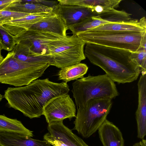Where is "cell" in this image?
<instances>
[{"instance_id":"4316f807","label":"cell","mask_w":146,"mask_h":146,"mask_svg":"<svg viewBox=\"0 0 146 146\" xmlns=\"http://www.w3.org/2000/svg\"><path fill=\"white\" fill-rule=\"evenodd\" d=\"M43 139L44 140L48 142L52 146H68L61 141L51 139L44 135Z\"/></svg>"},{"instance_id":"30bf717a","label":"cell","mask_w":146,"mask_h":146,"mask_svg":"<svg viewBox=\"0 0 146 146\" xmlns=\"http://www.w3.org/2000/svg\"><path fill=\"white\" fill-rule=\"evenodd\" d=\"M53 11L62 18L68 28L85 19L99 14L93 8L59 3L53 8Z\"/></svg>"},{"instance_id":"d4e9b609","label":"cell","mask_w":146,"mask_h":146,"mask_svg":"<svg viewBox=\"0 0 146 146\" xmlns=\"http://www.w3.org/2000/svg\"><path fill=\"white\" fill-rule=\"evenodd\" d=\"M30 14L5 10H0V25L3 22L21 18Z\"/></svg>"},{"instance_id":"83f0119b","label":"cell","mask_w":146,"mask_h":146,"mask_svg":"<svg viewBox=\"0 0 146 146\" xmlns=\"http://www.w3.org/2000/svg\"><path fill=\"white\" fill-rule=\"evenodd\" d=\"M17 0H0V10H4L8 6Z\"/></svg>"},{"instance_id":"8fae6325","label":"cell","mask_w":146,"mask_h":146,"mask_svg":"<svg viewBox=\"0 0 146 146\" xmlns=\"http://www.w3.org/2000/svg\"><path fill=\"white\" fill-rule=\"evenodd\" d=\"M141 74L137 84L138 105L135 114L137 137L142 139L146 135V73Z\"/></svg>"},{"instance_id":"ba28073f","label":"cell","mask_w":146,"mask_h":146,"mask_svg":"<svg viewBox=\"0 0 146 146\" xmlns=\"http://www.w3.org/2000/svg\"><path fill=\"white\" fill-rule=\"evenodd\" d=\"M14 36L16 44L26 46L39 56H50L47 54L48 45L53 41L65 37L52 33L29 29Z\"/></svg>"},{"instance_id":"7402d4cb","label":"cell","mask_w":146,"mask_h":146,"mask_svg":"<svg viewBox=\"0 0 146 146\" xmlns=\"http://www.w3.org/2000/svg\"><path fill=\"white\" fill-rule=\"evenodd\" d=\"M122 0H71L72 5L83 6L94 9L100 7L105 10L118 7Z\"/></svg>"},{"instance_id":"1f68e13d","label":"cell","mask_w":146,"mask_h":146,"mask_svg":"<svg viewBox=\"0 0 146 146\" xmlns=\"http://www.w3.org/2000/svg\"><path fill=\"white\" fill-rule=\"evenodd\" d=\"M1 48L0 45V63L2 62L4 59V58L1 54Z\"/></svg>"},{"instance_id":"52a82bcc","label":"cell","mask_w":146,"mask_h":146,"mask_svg":"<svg viewBox=\"0 0 146 146\" xmlns=\"http://www.w3.org/2000/svg\"><path fill=\"white\" fill-rule=\"evenodd\" d=\"M85 43L76 35L57 40L48 46L47 54L52 59V66L58 68L77 64L85 59Z\"/></svg>"},{"instance_id":"ffe728a7","label":"cell","mask_w":146,"mask_h":146,"mask_svg":"<svg viewBox=\"0 0 146 146\" xmlns=\"http://www.w3.org/2000/svg\"><path fill=\"white\" fill-rule=\"evenodd\" d=\"M88 67L85 64L79 63L61 68L58 74V79L67 83L82 78L87 72Z\"/></svg>"},{"instance_id":"f1b7e54d","label":"cell","mask_w":146,"mask_h":146,"mask_svg":"<svg viewBox=\"0 0 146 146\" xmlns=\"http://www.w3.org/2000/svg\"><path fill=\"white\" fill-rule=\"evenodd\" d=\"M140 48L146 50V34L143 36L142 38L139 49Z\"/></svg>"},{"instance_id":"ac0fdd59","label":"cell","mask_w":146,"mask_h":146,"mask_svg":"<svg viewBox=\"0 0 146 146\" xmlns=\"http://www.w3.org/2000/svg\"><path fill=\"white\" fill-rule=\"evenodd\" d=\"M21 0H17L4 10L29 14L49 13L53 9L52 7L41 4L35 3H21Z\"/></svg>"},{"instance_id":"4dcf8cb0","label":"cell","mask_w":146,"mask_h":146,"mask_svg":"<svg viewBox=\"0 0 146 146\" xmlns=\"http://www.w3.org/2000/svg\"><path fill=\"white\" fill-rule=\"evenodd\" d=\"M78 141L81 146H89L80 138L78 137Z\"/></svg>"},{"instance_id":"277c9868","label":"cell","mask_w":146,"mask_h":146,"mask_svg":"<svg viewBox=\"0 0 146 146\" xmlns=\"http://www.w3.org/2000/svg\"><path fill=\"white\" fill-rule=\"evenodd\" d=\"M112 99H91L77 108L73 129L83 137H90L98 130L106 119L111 108Z\"/></svg>"},{"instance_id":"cb8c5ba5","label":"cell","mask_w":146,"mask_h":146,"mask_svg":"<svg viewBox=\"0 0 146 146\" xmlns=\"http://www.w3.org/2000/svg\"><path fill=\"white\" fill-rule=\"evenodd\" d=\"M131 58L139 68L141 73H146V50L140 48L131 52Z\"/></svg>"},{"instance_id":"6da1fadb","label":"cell","mask_w":146,"mask_h":146,"mask_svg":"<svg viewBox=\"0 0 146 146\" xmlns=\"http://www.w3.org/2000/svg\"><path fill=\"white\" fill-rule=\"evenodd\" d=\"M69 90L67 83L54 82L46 78L36 79L24 86L9 87L4 96L10 107L33 119L43 115L44 107L50 99L68 94Z\"/></svg>"},{"instance_id":"9a60e30c","label":"cell","mask_w":146,"mask_h":146,"mask_svg":"<svg viewBox=\"0 0 146 146\" xmlns=\"http://www.w3.org/2000/svg\"><path fill=\"white\" fill-rule=\"evenodd\" d=\"M98 133L103 146H123L124 140L119 129L106 119L100 127Z\"/></svg>"},{"instance_id":"7c38bea8","label":"cell","mask_w":146,"mask_h":146,"mask_svg":"<svg viewBox=\"0 0 146 146\" xmlns=\"http://www.w3.org/2000/svg\"><path fill=\"white\" fill-rule=\"evenodd\" d=\"M53 13L52 11L49 13L30 14L21 18L3 22L1 25L12 35L15 36Z\"/></svg>"},{"instance_id":"2e32d148","label":"cell","mask_w":146,"mask_h":146,"mask_svg":"<svg viewBox=\"0 0 146 146\" xmlns=\"http://www.w3.org/2000/svg\"><path fill=\"white\" fill-rule=\"evenodd\" d=\"M88 31H134L143 33L146 32V18L145 17H143L139 20L132 19L127 21L109 23Z\"/></svg>"},{"instance_id":"44dd1931","label":"cell","mask_w":146,"mask_h":146,"mask_svg":"<svg viewBox=\"0 0 146 146\" xmlns=\"http://www.w3.org/2000/svg\"><path fill=\"white\" fill-rule=\"evenodd\" d=\"M102 18L99 14L84 19L80 22L68 27L73 35L86 31L110 23Z\"/></svg>"},{"instance_id":"3957f363","label":"cell","mask_w":146,"mask_h":146,"mask_svg":"<svg viewBox=\"0 0 146 146\" xmlns=\"http://www.w3.org/2000/svg\"><path fill=\"white\" fill-rule=\"evenodd\" d=\"M50 66L22 61L10 52L0 63V83L15 86L27 85L41 77Z\"/></svg>"},{"instance_id":"4fadbf2b","label":"cell","mask_w":146,"mask_h":146,"mask_svg":"<svg viewBox=\"0 0 146 146\" xmlns=\"http://www.w3.org/2000/svg\"><path fill=\"white\" fill-rule=\"evenodd\" d=\"M48 132L44 136L51 139L61 141L68 146H81L78 137L64 125L63 121L48 124Z\"/></svg>"},{"instance_id":"5b68a950","label":"cell","mask_w":146,"mask_h":146,"mask_svg":"<svg viewBox=\"0 0 146 146\" xmlns=\"http://www.w3.org/2000/svg\"><path fill=\"white\" fill-rule=\"evenodd\" d=\"M72 91L77 108L91 99H112L119 94L114 82L106 74L87 76L76 80L72 84Z\"/></svg>"},{"instance_id":"d6986e66","label":"cell","mask_w":146,"mask_h":146,"mask_svg":"<svg viewBox=\"0 0 146 146\" xmlns=\"http://www.w3.org/2000/svg\"><path fill=\"white\" fill-rule=\"evenodd\" d=\"M0 131L18 133L31 137L33 136V131L26 128L21 121L4 115H0Z\"/></svg>"},{"instance_id":"d6a6232c","label":"cell","mask_w":146,"mask_h":146,"mask_svg":"<svg viewBox=\"0 0 146 146\" xmlns=\"http://www.w3.org/2000/svg\"><path fill=\"white\" fill-rule=\"evenodd\" d=\"M4 98V96H3L0 94V102Z\"/></svg>"},{"instance_id":"603a6c76","label":"cell","mask_w":146,"mask_h":146,"mask_svg":"<svg viewBox=\"0 0 146 146\" xmlns=\"http://www.w3.org/2000/svg\"><path fill=\"white\" fill-rule=\"evenodd\" d=\"M14 36L0 25V45L2 50L11 51L16 45Z\"/></svg>"},{"instance_id":"9c48e42d","label":"cell","mask_w":146,"mask_h":146,"mask_svg":"<svg viewBox=\"0 0 146 146\" xmlns=\"http://www.w3.org/2000/svg\"><path fill=\"white\" fill-rule=\"evenodd\" d=\"M76 106L68 94L55 97L50 99L43 109V115L48 124L76 117Z\"/></svg>"},{"instance_id":"5bb4252c","label":"cell","mask_w":146,"mask_h":146,"mask_svg":"<svg viewBox=\"0 0 146 146\" xmlns=\"http://www.w3.org/2000/svg\"><path fill=\"white\" fill-rule=\"evenodd\" d=\"M29 29L52 33L65 37L68 28L62 18L53 11L51 15L34 24Z\"/></svg>"},{"instance_id":"484cf974","label":"cell","mask_w":146,"mask_h":146,"mask_svg":"<svg viewBox=\"0 0 146 146\" xmlns=\"http://www.w3.org/2000/svg\"><path fill=\"white\" fill-rule=\"evenodd\" d=\"M30 3H38L53 8L58 3V1H48L41 0H30Z\"/></svg>"},{"instance_id":"8992f818","label":"cell","mask_w":146,"mask_h":146,"mask_svg":"<svg viewBox=\"0 0 146 146\" xmlns=\"http://www.w3.org/2000/svg\"><path fill=\"white\" fill-rule=\"evenodd\" d=\"M146 32L100 31H86L76 35L85 44L92 43L124 49L131 52L138 50Z\"/></svg>"},{"instance_id":"e0dca14e","label":"cell","mask_w":146,"mask_h":146,"mask_svg":"<svg viewBox=\"0 0 146 146\" xmlns=\"http://www.w3.org/2000/svg\"><path fill=\"white\" fill-rule=\"evenodd\" d=\"M12 51L15 57L20 60L30 63H47L50 65L52 60L49 56H38L27 47L20 43L16 44Z\"/></svg>"},{"instance_id":"f546056e","label":"cell","mask_w":146,"mask_h":146,"mask_svg":"<svg viewBox=\"0 0 146 146\" xmlns=\"http://www.w3.org/2000/svg\"><path fill=\"white\" fill-rule=\"evenodd\" d=\"M133 146H146V140L142 139L140 142L134 144Z\"/></svg>"},{"instance_id":"7a4b0ae2","label":"cell","mask_w":146,"mask_h":146,"mask_svg":"<svg viewBox=\"0 0 146 146\" xmlns=\"http://www.w3.org/2000/svg\"><path fill=\"white\" fill-rule=\"evenodd\" d=\"M131 52L123 49L86 43L84 54L91 63L101 68L114 82L124 84L136 80L141 73L131 58Z\"/></svg>"}]
</instances>
